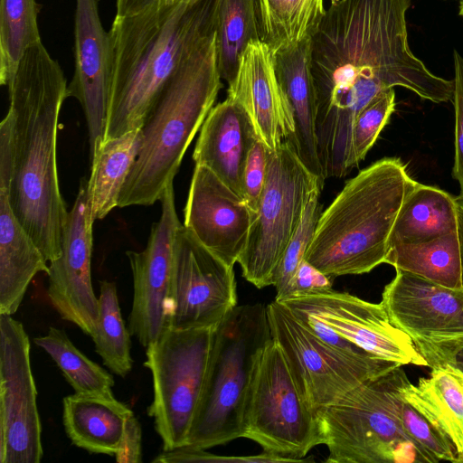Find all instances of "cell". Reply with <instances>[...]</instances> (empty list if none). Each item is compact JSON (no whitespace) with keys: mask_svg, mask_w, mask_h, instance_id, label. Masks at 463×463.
I'll list each match as a JSON object with an SVG mask.
<instances>
[{"mask_svg":"<svg viewBox=\"0 0 463 463\" xmlns=\"http://www.w3.org/2000/svg\"><path fill=\"white\" fill-rule=\"evenodd\" d=\"M170 0H116L118 16L131 15Z\"/></svg>","mask_w":463,"mask_h":463,"instance_id":"43","label":"cell"},{"mask_svg":"<svg viewBox=\"0 0 463 463\" xmlns=\"http://www.w3.org/2000/svg\"><path fill=\"white\" fill-rule=\"evenodd\" d=\"M457 218H458V237L460 248V260H461V283L463 289V199L457 196Z\"/></svg>","mask_w":463,"mask_h":463,"instance_id":"44","label":"cell"},{"mask_svg":"<svg viewBox=\"0 0 463 463\" xmlns=\"http://www.w3.org/2000/svg\"><path fill=\"white\" fill-rule=\"evenodd\" d=\"M456 197L432 185L414 182L392 225L388 248L456 232Z\"/></svg>","mask_w":463,"mask_h":463,"instance_id":"26","label":"cell"},{"mask_svg":"<svg viewBox=\"0 0 463 463\" xmlns=\"http://www.w3.org/2000/svg\"><path fill=\"white\" fill-rule=\"evenodd\" d=\"M236 306L233 267L207 250L182 224L175 241L167 327L217 326Z\"/></svg>","mask_w":463,"mask_h":463,"instance_id":"13","label":"cell"},{"mask_svg":"<svg viewBox=\"0 0 463 463\" xmlns=\"http://www.w3.org/2000/svg\"><path fill=\"white\" fill-rule=\"evenodd\" d=\"M278 80L290 107L294 132L287 140L304 165L325 182L316 136V92L310 69V36L272 52Z\"/></svg>","mask_w":463,"mask_h":463,"instance_id":"22","label":"cell"},{"mask_svg":"<svg viewBox=\"0 0 463 463\" xmlns=\"http://www.w3.org/2000/svg\"><path fill=\"white\" fill-rule=\"evenodd\" d=\"M258 136L245 109L227 96L204 119L193 159L210 169L242 197V174L248 154ZM243 198V197H242Z\"/></svg>","mask_w":463,"mask_h":463,"instance_id":"21","label":"cell"},{"mask_svg":"<svg viewBox=\"0 0 463 463\" xmlns=\"http://www.w3.org/2000/svg\"><path fill=\"white\" fill-rule=\"evenodd\" d=\"M35 0H0V84H12L25 52L42 42Z\"/></svg>","mask_w":463,"mask_h":463,"instance_id":"31","label":"cell"},{"mask_svg":"<svg viewBox=\"0 0 463 463\" xmlns=\"http://www.w3.org/2000/svg\"><path fill=\"white\" fill-rule=\"evenodd\" d=\"M88 180L80 182L74 204L68 213L61 240V254L48 271L47 295L60 317L92 335L99 320V298L90 272L92 227Z\"/></svg>","mask_w":463,"mask_h":463,"instance_id":"16","label":"cell"},{"mask_svg":"<svg viewBox=\"0 0 463 463\" xmlns=\"http://www.w3.org/2000/svg\"><path fill=\"white\" fill-rule=\"evenodd\" d=\"M133 411L113 394L68 395L62 400V423L72 444L90 453L115 455Z\"/></svg>","mask_w":463,"mask_h":463,"instance_id":"24","label":"cell"},{"mask_svg":"<svg viewBox=\"0 0 463 463\" xmlns=\"http://www.w3.org/2000/svg\"><path fill=\"white\" fill-rule=\"evenodd\" d=\"M118 463L142 462V430L134 413L128 418L117 453Z\"/></svg>","mask_w":463,"mask_h":463,"instance_id":"41","label":"cell"},{"mask_svg":"<svg viewBox=\"0 0 463 463\" xmlns=\"http://www.w3.org/2000/svg\"><path fill=\"white\" fill-rule=\"evenodd\" d=\"M458 14L463 18V0H460L458 4Z\"/></svg>","mask_w":463,"mask_h":463,"instance_id":"45","label":"cell"},{"mask_svg":"<svg viewBox=\"0 0 463 463\" xmlns=\"http://www.w3.org/2000/svg\"><path fill=\"white\" fill-rule=\"evenodd\" d=\"M395 109V91L388 89L377 95L356 116L352 146L356 166L364 159Z\"/></svg>","mask_w":463,"mask_h":463,"instance_id":"35","label":"cell"},{"mask_svg":"<svg viewBox=\"0 0 463 463\" xmlns=\"http://www.w3.org/2000/svg\"><path fill=\"white\" fill-rule=\"evenodd\" d=\"M160 202L161 215L151 228L146 248L126 252L134 288L128 327L144 347L156 341L167 327L175 241L182 225L175 209L174 182L165 188Z\"/></svg>","mask_w":463,"mask_h":463,"instance_id":"15","label":"cell"},{"mask_svg":"<svg viewBox=\"0 0 463 463\" xmlns=\"http://www.w3.org/2000/svg\"><path fill=\"white\" fill-rule=\"evenodd\" d=\"M402 366L364 381L319 410L326 462H425L402 420Z\"/></svg>","mask_w":463,"mask_h":463,"instance_id":"7","label":"cell"},{"mask_svg":"<svg viewBox=\"0 0 463 463\" xmlns=\"http://www.w3.org/2000/svg\"><path fill=\"white\" fill-rule=\"evenodd\" d=\"M184 225L212 253L233 267L247 244L254 213L203 165H195Z\"/></svg>","mask_w":463,"mask_h":463,"instance_id":"17","label":"cell"},{"mask_svg":"<svg viewBox=\"0 0 463 463\" xmlns=\"http://www.w3.org/2000/svg\"><path fill=\"white\" fill-rule=\"evenodd\" d=\"M404 401L421 413L452 443L463 463V371L450 364L431 367L429 377L400 390Z\"/></svg>","mask_w":463,"mask_h":463,"instance_id":"25","label":"cell"},{"mask_svg":"<svg viewBox=\"0 0 463 463\" xmlns=\"http://www.w3.org/2000/svg\"><path fill=\"white\" fill-rule=\"evenodd\" d=\"M414 343L429 367L447 364L463 371V333L432 336Z\"/></svg>","mask_w":463,"mask_h":463,"instance_id":"39","label":"cell"},{"mask_svg":"<svg viewBox=\"0 0 463 463\" xmlns=\"http://www.w3.org/2000/svg\"><path fill=\"white\" fill-rule=\"evenodd\" d=\"M155 463L183 462H232V458L211 454L206 449L189 445L163 450L153 460Z\"/></svg>","mask_w":463,"mask_h":463,"instance_id":"42","label":"cell"},{"mask_svg":"<svg viewBox=\"0 0 463 463\" xmlns=\"http://www.w3.org/2000/svg\"><path fill=\"white\" fill-rule=\"evenodd\" d=\"M333 279L304 259L298 267L283 299L330 291Z\"/></svg>","mask_w":463,"mask_h":463,"instance_id":"40","label":"cell"},{"mask_svg":"<svg viewBox=\"0 0 463 463\" xmlns=\"http://www.w3.org/2000/svg\"><path fill=\"white\" fill-rule=\"evenodd\" d=\"M254 0H218L216 15L217 64L228 86L234 81L248 44L260 41Z\"/></svg>","mask_w":463,"mask_h":463,"instance_id":"30","label":"cell"},{"mask_svg":"<svg viewBox=\"0 0 463 463\" xmlns=\"http://www.w3.org/2000/svg\"><path fill=\"white\" fill-rule=\"evenodd\" d=\"M13 117L12 210L47 261L61 254L68 211L57 168L59 116L69 97L59 62L41 42L24 54L7 89Z\"/></svg>","mask_w":463,"mask_h":463,"instance_id":"2","label":"cell"},{"mask_svg":"<svg viewBox=\"0 0 463 463\" xmlns=\"http://www.w3.org/2000/svg\"><path fill=\"white\" fill-rule=\"evenodd\" d=\"M99 320L91 335L97 354L113 373L125 377L132 370L131 340L123 320L114 282H99Z\"/></svg>","mask_w":463,"mask_h":463,"instance_id":"32","label":"cell"},{"mask_svg":"<svg viewBox=\"0 0 463 463\" xmlns=\"http://www.w3.org/2000/svg\"><path fill=\"white\" fill-rule=\"evenodd\" d=\"M43 456L29 336L12 315L0 314V462L39 463Z\"/></svg>","mask_w":463,"mask_h":463,"instance_id":"14","label":"cell"},{"mask_svg":"<svg viewBox=\"0 0 463 463\" xmlns=\"http://www.w3.org/2000/svg\"><path fill=\"white\" fill-rule=\"evenodd\" d=\"M278 302L319 339L346 355L428 366L413 340L392 323L381 302L333 289Z\"/></svg>","mask_w":463,"mask_h":463,"instance_id":"8","label":"cell"},{"mask_svg":"<svg viewBox=\"0 0 463 463\" xmlns=\"http://www.w3.org/2000/svg\"><path fill=\"white\" fill-rule=\"evenodd\" d=\"M271 337L282 349L301 396L316 413L366 380L402 366L346 355L319 339L284 305H267Z\"/></svg>","mask_w":463,"mask_h":463,"instance_id":"12","label":"cell"},{"mask_svg":"<svg viewBox=\"0 0 463 463\" xmlns=\"http://www.w3.org/2000/svg\"><path fill=\"white\" fill-rule=\"evenodd\" d=\"M222 87L215 32L181 64L149 112L118 207L149 206L160 200Z\"/></svg>","mask_w":463,"mask_h":463,"instance_id":"5","label":"cell"},{"mask_svg":"<svg viewBox=\"0 0 463 463\" xmlns=\"http://www.w3.org/2000/svg\"><path fill=\"white\" fill-rule=\"evenodd\" d=\"M321 192L322 188H317L310 194L300 222L275 270L272 286L276 288V301L285 298L298 267L305 259L322 213V205L319 202Z\"/></svg>","mask_w":463,"mask_h":463,"instance_id":"34","label":"cell"},{"mask_svg":"<svg viewBox=\"0 0 463 463\" xmlns=\"http://www.w3.org/2000/svg\"><path fill=\"white\" fill-rule=\"evenodd\" d=\"M215 327H166L146 347L144 365L153 379L147 414L154 419L163 450L186 444L204 386Z\"/></svg>","mask_w":463,"mask_h":463,"instance_id":"9","label":"cell"},{"mask_svg":"<svg viewBox=\"0 0 463 463\" xmlns=\"http://www.w3.org/2000/svg\"><path fill=\"white\" fill-rule=\"evenodd\" d=\"M241 438L257 442L263 451L298 462L325 444L317 414L307 404L295 383L284 353L271 338L253 380Z\"/></svg>","mask_w":463,"mask_h":463,"instance_id":"11","label":"cell"},{"mask_svg":"<svg viewBox=\"0 0 463 463\" xmlns=\"http://www.w3.org/2000/svg\"><path fill=\"white\" fill-rule=\"evenodd\" d=\"M411 0H331L310 34L316 136L325 179L356 166L354 121L381 92L402 87L434 103L451 101L453 80L430 71L411 51Z\"/></svg>","mask_w":463,"mask_h":463,"instance_id":"1","label":"cell"},{"mask_svg":"<svg viewBox=\"0 0 463 463\" xmlns=\"http://www.w3.org/2000/svg\"><path fill=\"white\" fill-rule=\"evenodd\" d=\"M260 39L272 52L310 36L324 0H254Z\"/></svg>","mask_w":463,"mask_h":463,"instance_id":"29","label":"cell"},{"mask_svg":"<svg viewBox=\"0 0 463 463\" xmlns=\"http://www.w3.org/2000/svg\"><path fill=\"white\" fill-rule=\"evenodd\" d=\"M402 420L407 434L416 445L425 463L458 462L456 451L450 440L404 400L402 407Z\"/></svg>","mask_w":463,"mask_h":463,"instance_id":"36","label":"cell"},{"mask_svg":"<svg viewBox=\"0 0 463 463\" xmlns=\"http://www.w3.org/2000/svg\"><path fill=\"white\" fill-rule=\"evenodd\" d=\"M33 342L52 357L76 393L113 394V376L82 354L63 330L50 326Z\"/></svg>","mask_w":463,"mask_h":463,"instance_id":"33","label":"cell"},{"mask_svg":"<svg viewBox=\"0 0 463 463\" xmlns=\"http://www.w3.org/2000/svg\"><path fill=\"white\" fill-rule=\"evenodd\" d=\"M267 306H236L215 327L202 397L186 444L209 449L241 438L260 359L271 339Z\"/></svg>","mask_w":463,"mask_h":463,"instance_id":"6","label":"cell"},{"mask_svg":"<svg viewBox=\"0 0 463 463\" xmlns=\"http://www.w3.org/2000/svg\"><path fill=\"white\" fill-rule=\"evenodd\" d=\"M268 152L269 149L264 143L260 138L256 139L248 154L243 169L242 197L254 214L266 179Z\"/></svg>","mask_w":463,"mask_h":463,"instance_id":"37","label":"cell"},{"mask_svg":"<svg viewBox=\"0 0 463 463\" xmlns=\"http://www.w3.org/2000/svg\"><path fill=\"white\" fill-rule=\"evenodd\" d=\"M218 0H170L115 15L104 141L139 129L172 76L216 32Z\"/></svg>","mask_w":463,"mask_h":463,"instance_id":"3","label":"cell"},{"mask_svg":"<svg viewBox=\"0 0 463 463\" xmlns=\"http://www.w3.org/2000/svg\"><path fill=\"white\" fill-rule=\"evenodd\" d=\"M453 95L452 103L455 114L454 131V165L453 177L459 184L458 197L463 199V57L457 51H453Z\"/></svg>","mask_w":463,"mask_h":463,"instance_id":"38","label":"cell"},{"mask_svg":"<svg viewBox=\"0 0 463 463\" xmlns=\"http://www.w3.org/2000/svg\"><path fill=\"white\" fill-rule=\"evenodd\" d=\"M179 1H185V0H179Z\"/></svg>","mask_w":463,"mask_h":463,"instance_id":"46","label":"cell"},{"mask_svg":"<svg viewBox=\"0 0 463 463\" xmlns=\"http://www.w3.org/2000/svg\"><path fill=\"white\" fill-rule=\"evenodd\" d=\"M414 182L397 157L361 170L322 212L305 260L333 279L384 263L392 225Z\"/></svg>","mask_w":463,"mask_h":463,"instance_id":"4","label":"cell"},{"mask_svg":"<svg viewBox=\"0 0 463 463\" xmlns=\"http://www.w3.org/2000/svg\"><path fill=\"white\" fill-rule=\"evenodd\" d=\"M47 262L14 215L8 191L0 188V314L17 311L33 277L48 274Z\"/></svg>","mask_w":463,"mask_h":463,"instance_id":"23","label":"cell"},{"mask_svg":"<svg viewBox=\"0 0 463 463\" xmlns=\"http://www.w3.org/2000/svg\"><path fill=\"white\" fill-rule=\"evenodd\" d=\"M74 73L69 97L84 111L90 158L104 141L111 84V39L101 23L98 0H75Z\"/></svg>","mask_w":463,"mask_h":463,"instance_id":"18","label":"cell"},{"mask_svg":"<svg viewBox=\"0 0 463 463\" xmlns=\"http://www.w3.org/2000/svg\"><path fill=\"white\" fill-rule=\"evenodd\" d=\"M227 94L245 109L269 150L291 137L293 115L275 72L272 51L260 40L248 44Z\"/></svg>","mask_w":463,"mask_h":463,"instance_id":"20","label":"cell"},{"mask_svg":"<svg viewBox=\"0 0 463 463\" xmlns=\"http://www.w3.org/2000/svg\"><path fill=\"white\" fill-rule=\"evenodd\" d=\"M323 185L324 182L304 165L287 140L269 150L263 190L238 261L246 280L258 288L272 285L275 270L310 194Z\"/></svg>","mask_w":463,"mask_h":463,"instance_id":"10","label":"cell"},{"mask_svg":"<svg viewBox=\"0 0 463 463\" xmlns=\"http://www.w3.org/2000/svg\"><path fill=\"white\" fill-rule=\"evenodd\" d=\"M141 128L102 142L90 158L88 193L94 221L118 207L119 196L142 146Z\"/></svg>","mask_w":463,"mask_h":463,"instance_id":"27","label":"cell"},{"mask_svg":"<svg viewBox=\"0 0 463 463\" xmlns=\"http://www.w3.org/2000/svg\"><path fill=\"white\" fill-rule=\"evenodd\" d=\"M381 303L392 323L413 342L463 333V289L396 269Z\"/></svg>","mask_w":463,"mask_h":463,"instance_id":"19","label":"cell"},{"mask_svg":"<svg viewBox=\"0 0 463 463\" xmlns=\"http://www.w3.org/2000/svg\"><path fill=\"white\" fill-rule=\"evenodd\" d=\"M384 263L442 286L462 289L458 232L416 243L388 248Z\"/></svg>","mask_w":463,"mask_h":463,"instance_id":"28","label":"cell"}]
</instances>
